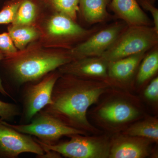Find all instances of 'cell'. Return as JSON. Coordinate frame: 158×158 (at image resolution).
Returning a JSON list of instances; mask_svg holds the SVG:
<instances>
[{
	"instance_id": "1",
	"label": "cell",
	"mask_w": 158,
	"mask_h": 158,
	"mask_svg": "<svg viewBox=\"0 0 158 158\" xmlns=\"http://www.w3.org/2000/svg\"><path fill=\"white\" fill-rule=\"evenodd\" d=\"M111 86L106 81L61 74L54 85L52 103L42 110L70 127L97 132L88 120L87 111Z\"/></svg>"
},
{
	"instance_id": "2",
	"label": "cell",
	"mask_w": 158,
	"mask_h": 158,
	"mask_svg": "<svg viewBox=\"0 0 158 158\" xmlns=\"http://www.w3.org/2000/svg\"><path fill=\"white\" fill-rule=\"evenodd\" d=\"M73 60L69 50L46 48L37 40L22 50L6 56L2 61L13 83L20 87L38 81Z\"/></svg>"
},
{
	"instance_id": "3",
	"label": "cell",
	"mask_w": 158,
	"mask_h": 158,
	"mask_svg": "<svg viewBox=\"0 0 158 158\" xmlns=\"http://www.w3.org/2000/svg\"><path fill=\"white\" fill-rule=\"evenodd\" d=\"M44 11L37 26L40 35L38 40L48 48L70 50L100 28L86 29L65 15Z\"/></svg>"
},
{
	"instance_id": "4",
	"label": "cell",
	"mask_w": 158,
	"mask_h": 158,
	"mask_svg": "<svg viewBox=\"0 0 158 158\" xmlns=\"http://www.w3.org/2000/svg\"><path fill=\"white\" fill-rule=\"evenodd\" d=\"M158 45V31L153 26H127L101 58L109 62L147 52Z\"/></svg>"
},
{
	"instance_id": "5",
	"label": "cell",
	"mask_w": 158,
	"mask_h": 158,
	"mask_svg": "<svg viewBox=\"0 0 158 158\" xmlns=\"http://www.w3.org/2000/svg\"><path fill=\"white\" fill-rule=\"evenodd\" d=\"M71 135L69 141L53 144L34 140L44 152L52 151L66 157L70 158H107L109 157L111 140L106 136H83Z\"/></svg>"
},
{
	"instance_id": "6",
	"label": "cell",
	"mask_w": 158,
	"mask_h": 158,
	"mask_svg": "<svg viewBox=\"0 0 158 158\" xmlns=\"http://www.w3.org/2000/svg\"><path fill=\"white\" fill-rule=\"evenodd\" d=\"M6 123L18 131L35 136L43 143L48 144H56L63 136L77 134L87 135L85 131L68 126L42 110L37 113L29 123L13 125L7 122Z\"/></svg>"
},
{
	"instance_id": "7",
	"label": "cell",
	"mask_w": 158,
	"mask_h": 158,
	"mask_svg": "<svg viewBox=\"0 0 158 158\" xmlns=\"http://www.w3.org/2000/svg\"><path fill=\"white\" fill-rule=\"evenodd\" d=\"M58 69L45 76L38 81L27 83L23 95V123H29L34 116L52 102L54 85L61 75Z\"/></svg>"
},
{
	"instance_id": "8",
	"label": "cell",
	"mask_w": 158,
	"mask_h": 158,
	"mask_svg": "<svg viewBox=\"0 0 158 158\" xmlns=\"http://www.w3.org/2000/svg\"><path fill=\"white\" fill-rule=\"evenodd\" d=\"M127 26L123 22H117L100 28L69 50L73 60L86 57L101 56Z\"/></svg>"
},
{
	"instance_id": "9",
	"label": "cell",
	"mask_w": 158,
	"mask_h": 158,
	"mask_svg": "<svg viewBox=\"0 0 158 158\" xmlns=\"http://www.w3.org/2000/svg\"><path fill=\"white\" fill-rule=\"evenodd\" d=\"M44 152L32 136L18 131L0 119V158H17L23 153L40 156Z\"/></svg>"
},
{
	"instance_id": "10",
	"label": "cell",
	"mask_w": 158,
	"mask_h": 158,
	"mask_svg": "<svg viewBox=\"0 0 158 158\" xmlns=\"http://www.w3.org/2000/svg\"><path fill=\"white\" fill-rule=\"evenodd\" d=\"M58 69L62 74L71 75L85 80L108 82V62L100 57L76 59Z\"/></svg>"
},
{
	"instance_id": "11",
	"label": "cell",
	"mask_w": 158,
	"mask_h": 158,
	"mask_svg": "<svg viewBox=\"0 0 158 158\" xmlns=\"http://www.w3.org/2000/svg\"><path fill=\"white\" fill-rule=\"evenodd\" d=\"M152 141L127 135L116 136L111 140L110 158H144L150 154Z\"/></svg>"
},
{
	"instance_id": "12",
	"label": "cell",
	"mask_w": 158,
	"mask_h": 158,
	"mask_svg": "<svg viewBox=\"0 0 158 158\" xmlns=\"http://www.w3.org/2000/svg\"><path fill=\"white\" fill-rule=\"evenodd\" d=\"M147 52L133 55L108 62V82L111 85L129 82L134 77Z\"/></svg>"
},
{
	"instance_id": "13",
	"label": "cell",
	"mask_w": 158,
	"mask_h": 158,
	"mask_svg": "<svg viewBox=\"0 0 158 158\" xmlns=\"http://www.w3.org/2000/svg\"><path fill=\"white\" fill-rule=\"evenodd\" d=\"M110 9L128 26H153L137 0H112Z\"/></svg>"
},
{
	"instance_id": "14",
	"label": "cell",
	"mask_w": 158,
	"mask_h": 158,
	"mask_svg": "<svg viewBox=\"0 0 158 158\" xmlns=\"http://www.w3.org/2000/svg\"><path fill=\"white\" fill-rule=\"evenodd\" d=\"M140 113L137 108L125 101L109 102L98 111L99 118L111 124H123L138 118Z\"/></svg>"
},
{
	"instance_id": "15",
	"label": "cell",
	"mask_w": 158,
	"mask_h": 158,
	"mask_svg": "<svg viewBox=\"0 0 158 158\" xmlns=\"http://www.w3.org/2000/svg\"><path fill=\"white\" fill-rule=\"evenodd\" d=\"M109 0H79L78 12L89 25L106 22L112 19L107 7Z\"/></svg>"
},
{
	"instance_id": "16",
	"label": "cell",
	"mask_w": 158,
	"mask_h": 158,
	"mask_svg": "<svg viewBox=\"0 0 158 158\" xmlns=\"http://www.w3.org/2000/svg\"><path fill=\"white\" fill-rule=\"evenodd\" d=\"M40 0H21L14 21V25L37 26L44 12Z\"/></svg>"
},
{
	"instance_id": "17",
	"label": "cell",
	"mask_w": 158,
	"mask_h": 158,
	"mask_svg": "<svg viewBox=\"0 0 158 158\" xmlns=\"http://www.w3.org/2000/svg\"><path fill=\"white\" fill-rule=\"evenodd\" d=\"M8 32L18 50H22L29 44L39 40L40 31L37 26L14 25L8 27Z\"/></svg>"
},
{
	"instance_id": "18",
	"label": "cell",
	"mask_w": 158,
	"mask_h": 158,
	"mask_svg": "<svg viewBox=\"0 0 158 158\" xmlns=\"http://www.w3.org/2000/svg\"><path fill=\"white\" fill-rule=\"evenodd\" d=\"M123 134L127 135L145 138L152 142L158 143L157 118L148 117L137 122L127 129Z\"/></svg>"
},
{
	"instance_id": "19",
	"label": "cell",
	"mask_w": 158,
	"mask_h": 158,
	"mask_svg": "<svg viewBox=\"0 0 158 158\" xmlns=\"http://www.w3.org/2000/svg\"><path fill=\"white\" fill-rule=\"evenodd\" d=\"M158 71V45L147 52L139 65L136 82L142 85L155 75Z\"/></svg>"
},
{
	"instance_id": "20",
	"label": "cell",
	"mask_w": 158,
	"mask_h": 158,
	"mask_svg": "<svg viewBox=\"0 0 158 158\" xmlns=\"http://www.w3.org/2000/svg\"><path fill=\"white\" fill-rule=\"evenodd\" d=\"M44 8L49 11L65 15L76 21L79 0H40Z\"/></svg>"
},
{
	"instance_id": "21",
	"label": "cell",
	"mask_w": 158,
	"mask_h": 158,
	"mask_svg": "<svg viewBox=\"0 0 158 158\" xmlns=\"http://www.w3.org/2000/svg\"><path fill=\"white\" fill-rule=\"evenodd\" d=\"M21 0H9L0 10V24H9L14 21Z\"/></svg>"
},
{
	"instance_id": "22",
	"label": "cell",
	"mask_w": 158,
	"mask_h": 158,
	"mask_svg": "<svg viewBox=\"0 0 158 158\" xmlns=\"http://www.w3.org/2000/svg\"><path fill=\"white\" fill-rule=\"evenodd\" d=\"M20 113L19 108L17 105L0 100V119L9 121L19 115Z\"/></svg>"
},
{
	"instance_id": "23",
	"label": "cell",
	"mask_w": 158,
	"mask_h": 158,
	"mask_svg": "<svg viewBox=\"0 0 158 158\" xmlns=\"http://www.w3.org/2000/svg\"><path fill=\"white\" fill-rule=\"evenodd\" d=\"M0 51L5 56L14 54L18 51L8 32L0 34Z\"/></svg>"
},
{
	"instance_id": "24",
	"label": "cell",
	"mask_w": 158,
	"mask_h": 158,
	"mask_svg": "<svg viewBox=\"0 0 158 158\" xmlns=\"http://www.w3.org/2000/svg\"><path fill=\"white\" fill-rule=\"evenodd\" d=\"M144 95L148 100L156 102L158 100V77H156L151 81L144 92Z\"/></svg>"
},
{
	"instance_id": "25",
	"label": "cell",
	"mask_w": 158,
	"mask_h": 158,
	"mask_svg": "<svg viewBox=\"0 0 158 158\" xmlns=\"http://www.w3.org/2000/svg\"><path fill=\"white\" fill-rule=\"evenodd\" d=\"M139 5L149 11L152 17L153 27L158 31V9L148 0H137Z\"/></svg>"
},
{
	"instance_id": "26",
	"label": "cell",
	"mask_w": 158,
	"mask_h": 158,
	"mask_svg": "<svg viewBox=\"0 0 158 158\" xmlns=\"http://www.w3.org/2000/svg\"><path fill=\"white\" fill-rule=\"evenodd\" d=\"M5 56H5V54L0 51V62H2L4 60L5 58ZM0 93L2 94L3 95H5V96H9L11 97L9 94L6 91V89L4 88L1 78H0Z\"/></svg>"
},
{
	"instance_id": "27",
	"label": "cell",
	"mask_w": 158,
	"mask_h": 158,
	"mask_svg": "<svg viewBox=\"0 0 158 158\" xmlns=\"http://www.w3.org/2000/svg\"><path fill=\"white\" fill-rule=\"evenodd\" d=\"M148 1H149V2H150L152 3V4H154V3L156 2V0H148Z\"/></svg>"
}]
</instances>
